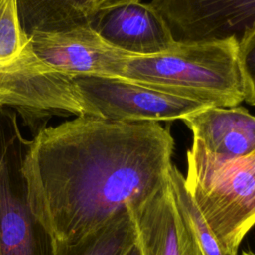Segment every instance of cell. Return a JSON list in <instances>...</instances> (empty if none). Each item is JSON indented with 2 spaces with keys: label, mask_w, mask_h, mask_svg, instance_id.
Listing matches in <instances>:
<instances>
[{
  "label": "cell",
  "mask_w": 255,
  "mask_h": 255,
  "mask_svg": "<svg viewBox=\"0 0 255 255\" xmlns=\"http://www.w3.org/2000/svg\"><path fill=\"white\" fill-rule=\"evenodd\" d=\"M119 78L209 107H237L244 101L234 37L177 41L170 50L151 56L127 54Z\"/></svg>",
  "instance_id": "cell-2"
},
{
  "label": "cell",
  "mask_w": 255,
  "mask_h": 255,
  "mask_svg": "<svg viewBox=\"0 0 255 255\" xmlns=\"http://www.w3.org/2000/svg\"><path fill=\"white\" fill-rule=\"evenodd\" d=\"M173 149L158 122L77 117L44 128L24 163L32 210L57 242H77L165 186Z\"/></svg>",
  "instance_id": "cell-1"
},
{
  "label": "cell",
  "mask_w": 255,
  "mask_h": 255,
  "mask_svg": "<svg viewBox=\"0 0 255 255\" xmlns=\"http://www.w3.org/2000/svg\"><path fill=\"white\" fill-rule=\"evenodd\" d=\"M169 185L177 210L198 244L202 255H227L222 251L213 232L189 194L184 175L174 164L169 172Z\"/></svg>",
  "instance_id": "cell-14"
},
{
  "label": "cell",
  "mask_w": 255,
  "mask_h": 255,
  "mask_svg": "<svg viewBox=\"0 0 255 255\" xmlns=\"http://www.w3.org/2000/svg\"><path fill=\"white\" fill-rule=\"evenodd\" d=\"M126 255H141L140 250H139V247H138V245L136 244V240H135L134 244L128 249V251L127 252Z\"/></svg>",
  "instance_id": "cell-17"
},
{
  "label": "cell",
  "mask_w": 255,
  "mask_h": 255,
  "mask_svg": "<svg viewBox=\"0 0 255 255\" xmlns=\"http://www.w3.org/2000/svg\"><path fill=\"white\" fill-rule=\"evenodd\" d=\"M91 27L108 44L130 56L160 54L177 42L160 13L140 1L98 10Z\"/></svg>",
  "instance_id": "cell-9"
},
{
  "label": "cell",
  "mask_w": 255,
  "mask_h": 255,
  "mask_svg": "<svg viewBox=\"0 0 255 255\" xmlns=\"http://www.w3.org/2000/svg\"><path fill=\"white\" fill-rule=\"evenodd\" d=\"M134 1H140V0H98V5H99V10L108 8L111 6H115L118 4L122 3H127V2H134Z\"/></svg>",
  "instance_id": "cell-16"
},
{
  "label": "cell",
  "mask_w": 255,
  "mask_h": 255,
  "mask_svg": "<svg viewBox=\"0 0 255 255\" xmlns=\"http://www.w3.org/2000/svg\"><path fill=\"white\" fill-rule=\"evenodd\" d=\"M238 62L244 101L255 106V27L247 30L238 40Z\"/></svg>",
  "instance_id": "cell-15"
},
{
  "label": "cell",
  "mask_w": 255,
  "mask_h": 255,
  "mask_svg": "<svg viewBox=\"0 0 255 255\" xmlns=\"http://www.w3.org/2000/svg\"><path fill=\"white\" fill-rule=\"evenodd\" d=\"M186 160L189 194L222 251L238 255L243 238L255 225V151L222 157L193 139Z\"/></svg>",
  "instance_id": "cell-3"
},
{
  "label": "cell",
  "mask_w": 255,
  "mask_h": 255,
  "mask_svg": "<svg viewBox=\"0 0 255 255\" xmlns=\"http://www.w3.org/2000/svg\"><path fill=\"white\" fill-rule=\"evenodd\" d=\"M30 141L16 115L0 106V255H56V240L30 203L24 173Z\"/></svg>",
  "instance_id": "cell-4"
},
{
  "label": "cell",
  "mask_w": 255,
  "mask_h": 255,
  "mask_svg": "<svg viewBox=\"0 0 255 255\" xmlns=\"http://www.w3.org/2000/svg\"><path fill=\"white\" fill-rule=\"evenodd\" d=\"M29 42L49 67L71 76H120L126 53L108 44L91 27L62 32H35Z\"/></svg>",
  "instance_id": "cell-8"
},
{
  "label": "cell",
  "mask_w": 255,
  "mask_h": 255,
  "mask_svg": "<svg viewBox=\"0 0 255 255\" xmlns=\"http://www.w3.org/2000/svg\"><path fill=\"white\" fill-rule=\"evenodd\" d=\"M241 255H255V252H253V251H242Z\"/></svg>",
  "instance_id": "cell-18"
},
{
  "label": "cell",
  "mask_w": 255,
  "mask_h": 255,
  "mask_svg": "<svg viewBox=\"0 0 255 255\" xmlns=\"http://www.w3.org/2000/svg\"><path fill=\"white\" fill-rule=\"evenodd\" d=\"M0 106L22 114H72L90 117L72 77L42 62L30 42L20 43L0 23Z\"/></svg>",
  "instance_id": "cell-5"
},
{
  "label": "cell",
  "mask_w": 255,
  "mask_h": 255,
  "mask_svg": "<svg viewBox=\"0 0 255 255\" xmlns=\"http://www.w3.org/2000/svg\"><path fill=\"white\" fill-rule=\"evenodd\" d=\"M20 25L30 37L35 32H62L91 26L98 0H15Z\"/></svg>",
  "instance_id": "cell-12"
},
{
  "label": "cell",
  "mask_w": 255,
  "mask_h": 255,
  "mask_svg": "<svg viewBox=\"0 0 255 255\" xmlns=\"http://www.w3.org/2000/svg\"><path fill=\"white\" fill-rule=\"evenodd\" d=\"M210 153L240 157L255 151V116L241 107H207L182 119Z\"/></svg>",
  "instance_id": "cell-11"
},
{
  "label": "cell",
  "mask_w": 255,
  "mask_h": 255,
  "mask_svg": "<svg viewBox=\"0 0 255 255\" xmlns=\"http://www.w3.org/2000/svg\"><path fill=\"white\" fill-rule=\"evenodd\" d=\"M136 240L129 208L74 243L56 241V255H126Z\"/></svg>",
  "instance_id": "cell-13"
},
{
  "label": "cell",
  "mask_w": 255,
  "mask_h": 255,
  "mask_svg": "<svg viewBox=\"0 0 255 255\" xmlns=\"http://www.w3.org/2000/svg\"><path fill=\"white\" fill-rule=\"evenodd\" d=\"M72 80L89 108L90 117L113 122L182 120L209 107L118 77L79 75Z\"/></svg>",
  "instance_id": "cell-6"
},
{
  "label": "cell",
  "mask_w": 255,
  "mask_h": 255,
  "mask_svg": "<svg viewBox=\"0 0 255 255\" xmlns=\"http://www.w3.org/2000/svg\"><path fill=\"white\" fill-rule=\"evenodd\" d=\"M179 42L237 40L255 27V0H151Z\"/></svg>",
  "instance_id": "cell-7"
},
{
  "label": "cell",
  "mask_w": 255,
  "mask_h": 255,
  "mask_svg": "<svg viewBox=\"0 0 255 255\" xmlns=\"http://www.w3.org/2000/svg\"><path fill=\"white\" fill-rule=\"evenodd\" d=\"M129 211L141 255H202L177 210L169 180L150 199Z\"/></svg>",
  "instance_id": "cell-10"
}]
</instances>
